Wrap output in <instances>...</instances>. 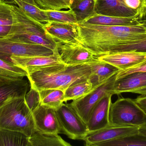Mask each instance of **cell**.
<instances>
[{
  "label": "cell",
  "instance_id": "obj_11",
  "mask_svg": "<svg viewBox=\"0 0 146 146\" xmlns=\"http://www.w3.org/2000/svg\"><path fill=\"white\" fill-rule=\"evenodd\" d=\"M62 63L68 66L90 63L97 60L92 52L79 44H62L59 48Z\"/></svg>",
  "mask_w": 146,
  "mask_h": 146
},
{
  "label": "cell",
  "instance_id": "obj_30",
  "mask_svg": "<svg viewBox=\"0 0 146 146\" xmlns=\"http://www.w3.org/2000/svg\"><path fill=\"white\" fill-rule=\"evenodd\" d=\"M15 22L14 5L0 1V26H13Z\"/></svg>",
  "mask_w": 146,
  "mask_h": 146
},
{
  "label": "cell",
  "instance_id": "obj_22",
  "mask_svg": "<svg viewBox=\"0 0 146 146\" xmlns=\"http://www.w3.org/2000/svg\"><path fill=\"white\" fill-rule=\"evenodd\" d=\"M96 0H79L71 6L78 24L96 14Z\"/></svg>",
  "mask_w": 146,
  "mask_h": 146
},
{
  "label": "cell",
  "instance_id": "obj_38",
  "mask_svg": "<svg viewBox=\"0 0 146 146\" xmlns=\"http://www.w3.org/2000/svg\"><path fill=\"white\" fill-rule=\"evenodd\" d=\"M139 133L146 137V124L139 127Z\"/></svg>",
  "mask_w": 146,
  "mask_h": 146
},
{
  "label": "cell",
  "instance_id": "obj_6",
  "mask_svg": "<svg viewBox=\"0 0 146 146\" xmlns=\"http://www.w3.org/2000/svg\"><path fill=\"white\" fill-rule=\"evenodd\" d=\"M117 73L104 82L94 87V89L86 95L73 100L70 104L86 124L93 110L101 99L106 94H115L114 85Z\"/></svg>",
  "mask_w": 146,
  "mask_h": 146
},
{
  "label": "cell",
  "instance_id": "obj_3",
  "mask_svg": "<svg viewBox=\"0 0 146 146\" xmlns=\"http://www.w3.org/2000/svg\"><path fill=\"white\" fill-rule=\"evenodd\" d=\"M14 11L15 24L4 37L14 42L43 45L54 51L59 49L62 44L46 33L44 24L29 17L16 6H14Z\"/></svg>",
  "mask_w": 146,
  "mask_h": 146
},
{
  "label": "cell",
  "instance_id": "obj_28",
  "mask_svg": "<svg viewBox=\"0 0 146 146\" xmlns=\"http://www.w3.org/2000/svg\"><path fill=\"white\" fill-rule=\"evenodd\" d=\"M13 2L16 4L27 15L35 20L43 24L48 21L43 10L38 6L27 3L21 0H13Z\"/></svg>",
  "mask_w": 146,
  "mask_h": 146
},
{
  "label": "cell",
  "instance_id": "obj_43",
  "mask_svg": "<svg viewBox=\"0 0 146 146\" xmlns=\"http://www.w3.org/2000/svg\"><path fill=\"white\" fill-rule=\"evenodd\" d=\"M4 1H5V0H4ZM9 1H10V2H12V3H13V0H9ZM6 2V1H5Z\"/></svg>",
  "mask_w": 146,
  "mask_h": 146
},
{
  "label": "cell",
  "instance_id": "obj_17",
  "mask_svg": "<svg viewBox=\"0 0 146 146\" xmlns=\"http://www.w3.org/2000/svg\"><path fill=\"white\" fill-rule=\"evenodd\" d=\"M96 13L106 16L131 17L138 16L136 12L124 7L120 0H96Z\"/></svg>",
  "mask_w": 146,
  "mask_h": 146
},
{
  "label": "cell",
  "instance_id": "obj_10",
  "mask_svg": "<svg viewBox=\"0 0 146 146\" xmlns=\"http://www.w3.org/2000/svg\"><path fill=\"white\" fill-rule=\"evenodd\" d=\"M139 127L110 125L92 133H89L83 139L85 146L111 140L139 133Z\"/></svg>",
  "mask_w": 146,
  "mask_h": 146
},
{
  "label": "cell",
  "instance_id": "obj_16",
  "mask_svg": "<svg viewBox=\"0 0 146 146\" xmlns=\"http://www.w3.org/2000/svg\"><path fill=\"white\" fill-rule=\"evenodd\" d=\"M29 84L23 79L7 80L0 78V107L14 98L25 97Z\"/></svg>",
  "mask_w": 146,
  "mask_h": 146
},
{
  "label": "cell",
  "instance_id": "obj_19",
  "mask_svg": "<svg viewBox=\"0 0 146 146\" xmlns=\"http://www.w3.org/2000/svg\"><path fill=\"white\" fill-rule=\"evenodd\" d=\"M81 23L104 26H130L141 24L138 16L117 17L106 16L96 13Z\"/></svg>",
  "mask_w": 146,
  "mask_h": 146
},
{
  "label": "cell",
  "instance_id": "obj_14",
  "mask_svg": "<svg viewBox=\"0 0 146 146\" xmlns=\"http://www.w3.org/2000/svg\"><path fill=\"white\" fill-rule=\"evenodd\" d=\"M11 61L28 73L34 70L50 65L63 63L61 60L59 49L49 56H13Z\"/></svg>",
  "mask_w": 146,
  "mask_h": 146
},
{
  "label": "cell",
  "instance_id": "obj_39",
  "mask_svg": "<svg viewBox=\"0 0 146 146\" xmlns=\"http://www.w3.org/2000/svg\"><path fill=\"white\" fill-rule=\"evenodd\" d=\"M133 93L138 94H140L141 95H145L146 94V87L135 90Z\"/></svg>",
  "mask_w": 146,
  "mask_h": 146
},
{
  "label": "cell",
  "instance_id": "obj_41",
  "mask_svg": "<svg viewBox=\"0 0 146 146\" xmlns=\"http://www.w3.org/2000/svg\"><path fill=\"white\" fill-rule=\"evenodd\" d=\"M21 1L25 2L27 3H30V4H33V5L38 6L36 3L35 0H21Z\"/></svg>",
  "mask_w": 146,
  "mask_h": 146
},
{
  "label": "cell",
  "instance_id": "obj_13",
  "mask_svg": "<svg viewBox=\"0 0 146 146\" xmlns=\"http://www.w3.org/2000/svg\"><path fill=\"white\" fill-rule=\"evenodd\" d=\"M112 95H105L94 108L87 123L89 133L98 131L110 125L109 113Z\"/></svg>",
  "mask_w": 146,
  "mask_h": 146
},
{
  "label": "cell",
  "instance_id": "obj_7",
  "mask_svg": "<svg viewBox=\"0 0 146 146\" xmlns=\"http://www.w3.org/2000/svg\"><path fill=\"white\" fill-rule=\"evenodd\" d=\"M62 134L73 140H83L89 133L87 124L70 104H62L56 110Z\"/></svg>",
  "mask_w": 146,
  "mask_h": 146
},
{
  "label": "cell",
  "instance_id": "obj_44",
  "mask_svg": "<svg viewBox=\"0 0 146 146\" xmlns=\"http://www.w3.org/2000/svg\"><path fill=\"white\" fill-rule=\"evenodd\" d=\"M4 1V0H0V1Z\"/></svg>",
  "mask_w": 146,
  "mask_h": 146
},
{
  "label": "cell",
  "instance_id": "obj_35",
  "mask_svg": "<svg viewBox=\"0 0 146 146\" xmlns=\"http://www.w3.org/2000/svg\"><path fill=\"white\" fill-rule=\"evenodd\" d=\"M146 61L133 67L124 70H120L117 74L116 79L121 78L136 72H146Z\"/></svg>",
  "mask_w": 146,
  "mask_h": 146
},
{
  "label": "cell",
  "instance_id": "obj_31",
  "mask_svg": "<svg viewBox=\"0 0 146 146\" xmlns=\"http://www.w3.org/2000/svg\"><path fill=\"white\" fill-rule=\"evenodd\" d=\"M125 51L146 53V37L118 45L113 49L111 54Z\"/></svg>",
  "mask_w": 146,
  "mask_h": 146
},
{
  "label": "cell",
  "instance_id": "obj_27",
  "mask_svg": "<svg viewBox=\"0 0 146 146\" xmlns=\"http://www.w3.org/2000/svg\"><path fill=\"white\" fill-rule=\"evenodd\" d=\"M28 140L21 133L0 129V146H27Z\"/></svg>",
  "mask_w": 146,
  "mask_h": 146
},
{
  "label": "cell",
  "instance_id": "obj_2",
  "mask_svg": "<svg viewBox=\"0 0 146 146\" xmlns=\"http://www.w3.org/2000/svg\"><path fill=\"white\" fill-rule=\"evenodd\" d=\"M31 88L38 91L60 89L65 92L70 86L92 77L90 63L68 66L64 63L50 65L27 74Z\"/></svg>",
  "mask_w": 146,
  "mask_h": 146
},
{
  "label": "cell",
  "instance_id": "obj_23",
  "mask_svg": "<svg viewBox=\"0 0 146 146\" xmlns=\"http://www.w3.org/2000/svg\"><path fill=\"white\" fill-rule=\"evenodd\" d=\"M86 146H146V137L138 133Z\"/></svg>",
  "mask_w": 146,
  "mask_h": 146
},
{
  "label": "cell",
  "instance_id": "obj_15",
  "mask_svg": "<svg viewBox=\"0 0 146 146\" xmlns=\"http://www.w3.org/2000/svg\"><path fill=\"white\" fill-rule=\"evenodd\" d=\"M78 24L49 21L44 24L46 33L61 44L76 43Z\"/></svg>",
  "mask_w": 146,
  "mask_h": 146
},
{
  "label": "cell",
  "instance_id": "obj_25",
  "mask_svg": "<svg viewBox=\"0 0 146 146\" xmlns=\"http://www.w3.org/2000/svg\"><path fill=\"white\" fill-rule=\"evenodd\" d=\"M94 88L90 79L72 85L65 91L64 102L78 99L90 93Z\"/></svg>",
  "mask_w": 146,
  "mask_h": 146
},
{
  "label": "cell",
  "instance_id": "obj_24",
  "mask_svg": "<svg viewBox=\"0 0 146 146\" xmlns=\"http://www.w3.org/2000/svg\"><path fill=\"white\" fill-rule=\"evenodd\" d=\"M40 104L48 107L58 109L64 103L65 92L60 89H44L38 91Z\"/></svg>",
  "mask_w": 146,
  "mask_h": 146
},
{
  "label": "cell",
  "instance_id": "obj_21",
  "mask_svg": "<svg viewBox=\"0 0 146 146\" xmlns=\"http://www.w3.org/2000/svg\"><path fill=\"white\" fill-rule=\"evenodd\" d=\"M27 146H73L59 135H47L36 132L29 137Z\"/></svg>",
  "mask_w": 146,
  "mask_h": 146
},
{
  "label": "cell",
  "instance_id": "obj_42",
  "mask_svg": "<svg viewBox=\"0 0 146 146\" xmlns=\"http://www.w3.org/2000/svg\"><path fill=\"white\" fill-rule=\"evenodd\" d=\"M141 22L145 26V27L146 28V19H145L143 20H141Z\"/></svg>",
  "mask_w": 146,
  "mask_h": 146
},
{
  "label": "cell",
  "instance_id": "obj_12",
  "mask_svg": "<svg viewBox=\"0 0 146 146\" xmlns=\"http://www.w3.org/2000/svg\"><path fill=\"white\" fill-rule=\"evenodd\" d=\"M98 60L116 67L120 70L133 67L146 61V53L125 51L96 57Z\"/></svg>",
  "mask_w": 146,
  "mask_h": 146
},
{
  "label": "cell",
  "instance_id": "obj_1",
  "mask_svg": "<svg viewBox=\"0 0 146 146\" xmlns=\"http://www.w3.org/2000/svg\"><path fill=\"white\" fill-rule=\"evenodd\" d=\"M146 37L142 24L130 26H104L80 23L77 25L76 42L92 53L95 57L111 54L113 49L127 42Z\"/></svg>",
  "mask_w": 146,
  "mask_h": 146
},
{
  "label": "cell",
  "instance_id": "obj_29",
  "mask_svg": "<svg viewBox=\"0 0 146 146\" xmlns=\"http://www.w3.org/2000/svg\"><path fill=\"white\" fill-rule=\"evenodd\" d=\"M48 21L62 23L78 24L72 9L68 10H43Z\"/></svg>",
  "mask_w": 146,
  "mask_h": 146
},
{
  "label": "cell",
  "instance_id": "obj_33",
  "mask_svg": "<svg viewBox=\"0 0 146 146\" xmlns=\"http://www.w3.org/2000/svg\"><path fill=\"white\" fill-rule=\"evenodd\" d=\"M38 7L43 10H60L70 9L64 0H35Z\"/></svg>",
  "mask_w": 146,
  "mask_h": 146
},
{
  "label": "cell",
  "instance_id": "obj_8",
  "mask_svg": "<svg viewBox=\"0 0 146 146\" xmlns=\"http://www.w3.org/2000/svg\"><path fill=\"white\" fill-rule=\"evenodd\" d=\"M48 47L39 44L14 42L0 37V59L11 61L13 56H49L54 54Z\"/></svg>",
  "mask_w": 146,
  "mask_h": 146
},
{
  "label": "cell",
  "instance_id": "obj_37",
  "mask_svg": "<svg viewBox=\"0 0 146 146\" xmlns=\"http://www.w3.org/2000/svg\"><path fill=\"white\" fill-rule=\"evenodd\" d=\"M12 26H0V37H6L9 35Z\"/></svg>",
  "mask_w": 146,
  "mask_h": 146
},
{
  "label": "cell",
  "instance_id": "obj_26",
  "mask_svg": "<svg viewBox=\"0 0 146 146\" xmlns=\"http://www.w3.org/2000/svg\"><path fill=\"white\" fill-rule=\"evenodd\" d=\"M27 76V73L21 68L12 62L0 59V78L16 80Z\"/></svg>",
  "mask_w": 146,
  "mask_h": 146
},
{
  "label": "cell",
  "instance_id": "obj_4",
  "mask_svg": "<svg viewBox=\"0 0 146 146\" xmlns=\"http://www.w3.org/2000/svg\"><path fill=\"white\" fill-rule=\"evenodd\" d=\"M25 97L14 98L0 107V129L19 132L29 138L36 130Z\"/></svg>",
  "mask_w": 146,
  "mask_h": 146
},
{
  "label": "cell",
  "instance_id": "obj_9",
  "mask_svg": "<svg viewBox=\"0 0 146 146\" xmlns=\"http://www.w3.org/2000/svg\"><path fill=\"white\" fill-rule=\"evenodd\" d=\"M32 112L36 132L43 134H62L55 109L40 104Z\"/></svg>",
  "mask_w": 146,
  "mask_h": 146
},
{
  "label": "cell",
  "instance_id": "obj_36",
  "mask_svg": "<svg viewBox=\"0 0 146 146\" xmlns=\"http://www.w3.org/2000/svg\"><path fill=\"white\" fill-rule=\"evenodd\" d=\"M134 100L146 113V94L141 95Z\"/></svg>",
  "mask_w": 146,
  "mask_h": 146
},
{
  "label": "cell",
  "instance_id": "obj_5",
  "mask_svg": "<svg viewBox=\"0 0 146 146\" xmlns=\"http://www.w3.org/2000/svg\"><path fill=\"white\" fill-rule=\"evenodd\" d=\"M109 121L110 125L140 127L146 124V113L134 100L120 98L111 104Z\"/></svg>",
  "mask_w": 146,
  "mask_h": 146
},
{
  "label": "cell",
  "instance_id": "obj_18",
  "mask_svg": "<svg viewBox=\"0 0 146 146\" xmlns=\"http://www.w3.org/2000/svg\"><path fill=\"white\" fill-rule=\"evenodd\" d=\"M146 87V72H136L116 79L114 85L115 94L132 92Z\"/></svg>",
  "mask_w": 146,
  "mask_h": 146
},
{
  "label": "cell",
  "instance_id": "obj_32",
  "mask_svg": "<svg viewBox=\"0 0 146 146\" xmlns=\"http://www.w3.org/2000/svg\"><path fill=\"white\" fill-rule=\"evenodd\" d=\"M127 8L136 12L140 20L146 16V0H120Z\"/></svg>",
  "mask_w": 146,
  "mask_h": 146
},
{
  "label": "cell",
  "instance_id": "obj_34",
  "mask_svg": "<svg viewBox=\"0 0 146 146\" xmlns=\"http://www.w3.org/2000/svg\"><path fill=\"white\" fill-rule=\"evenodd\" d=\"M26 104L32 111H33L40 104V96L37 90L31 88L29 92L25 97Z\"/></svg>",
  "mask_w": 146,
  "mask_h": 146
},
{
  "label": "cell",
  "instance_id": "obj_40",
  "mask_svg": "<svg viewBox=\"0 0 146 146\" xmlns=\"http://www.w3.org/2000/svg\"><path fill=\"white\" fill-rule=\"evenodd\" d=\"M64 1L66 2L68 5L69 6L70 9L71 6H72L75 2L77 1H79V0H64Z\"/></svg>",
  "mask_w": 146,
  "mask_h": 146
},
{
  "label": "cell",
  "instance_id": "obj_20",
  "mask_svg": "<svg viewBox=\"0 0 146 146\" xmlns=\"http://www.w3.org/2000/svg\"><path fill=\"white\" fill-rule=\"evenodd\" d=\"M92 68L91 80L94 87L104 82L120 71L118 68L111 64L100 61L97 59L90 63Z\"/></svg>",
  "mask_w": 146,
  "mask_h": 146
}]
</instances>
